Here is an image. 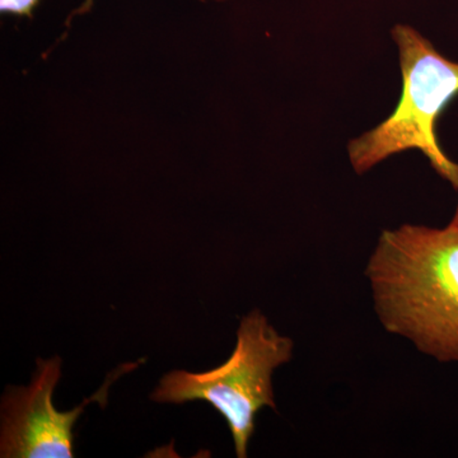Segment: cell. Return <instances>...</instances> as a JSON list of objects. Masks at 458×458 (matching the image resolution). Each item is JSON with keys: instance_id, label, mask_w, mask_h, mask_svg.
I'll list each match as a JSON object with an SVG mask.
<instances>
[{"instance_id": "cell-1", "label": "cell", "mask_w": 458, "mask_h": 458, "mask_svg": "<svg viewBox=\"0 0 458 458\" xmlns=\"http://www.w3.org/2000/svg\"><path fill=\"white\" fill-rule=\"evenodd\" d=\"M366 276L388 333L442 363H458V205L447 227L382 232Z\"/></svg>"}, {"instance_id": "cell-2", "label": "cell", "mask_w": 458, "mask_h": 458, "mask_svg": "<svg viewBox=\"0 0 458 458\" xmlns=\"http://www.w3.org/2000/svg\"><path fill=\"white\" fill-rule=\"evenodd\" d=\"M393 38L403 75L400 101L384 123L349 143L352 168L366 174L391 156L417 149L458 191V165L445 156L437 137L439 116L458 95V63L441 55L411 27H394Z\"/></svg>"}, {"instance_id": "cell-3", "label": "cell", "mask_w": 458, "mask_h": 458, "mask_svg": "<svg viewBox=\"0 0 458 458\" xmlns=\"http://www.w3.org/2000/svg\"><path fill=\"white\" fill-rule=\"evenodd\" d=\"M293 357V342L280 335L259 310L241 319L229 360L207 372L174 370L162 377L150 399L159 403L205 401L227 421L237 457H247L255 417L264 406L276 409L274 370Z\"/></svg>"}, {"instance_id": "cell-4", "label": "cell", "mask_w": 458, "mask_h": 458, "mask_svg": "<svg viewBox=\"0 0 458 458\" xmlns=\"http://www.w3.org/2000/svg\"><path fill=\"white\" fill-rule=\"evenodd\" d=\"M62 375L59 357L38 358L32 381L27 387H8L2 401L0 457H73L75 421L84 408L96 400L106 401V384L90 399L71 411H57L54 390Z\"/></svg>"}, {"instance_id": "cell-5", "label": "cell", "mask_w": 458, "mask_h": 458, "mask_svg": "<svg viewBox=\"0 0 458 458\" xmlns=\"http://www.w3.org/2000/svg\"><path fill=\"white\" fill-rule=\"evenodd\" d=\"M40 2L41 0H0V12L11 16L32 18L33 12Z\"/></svg>"}, {"instance_id": "cell-6", "label": "cell", "mask_w": 458, "mask_h": 458, "mask_svg": "<svg viewBox=\"0 0 458 458\" xmlns=\"http://www.w3.org/2000/svg\"><path fill=\"white\" fill-rule=\"evenodd\" d=\"M93 2H95V0H83L82 5L74 12V16H77V14L89 13L90 8H92ZM200 2H207V0H200ZM214 2H223V0H214Z\"/></svg>"}]
</instances>
